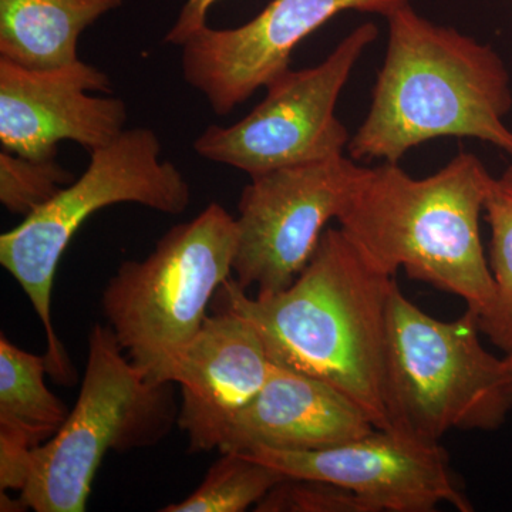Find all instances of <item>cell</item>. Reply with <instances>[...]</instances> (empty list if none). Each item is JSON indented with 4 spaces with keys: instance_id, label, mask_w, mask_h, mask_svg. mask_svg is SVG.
Wrapping results in <instances>:
<instances>
[{
    "instance_id": "7a4b0ae2",
    "label": "cell",
    "mask_w": 512,
    "mask_h": 512,
    "mask_svg": "<svg viewBox=\"0 0 512 512\" xmlns=\"http://www.w3.org/2000/svg\"><path fill=\"white\" fill-rule=\"evenodd\" d=\"M386 57L365 120L350 137L353 160L399 164L441 137L476 138L512 158L511 76L490 45L437 25L399 0L384 13Z\"/></svg>"
},
{
    "instance_id": "8992f818",
    "label": "cell",
    "mask_w": 512,
    "mask_h": 512,
    "mask_svg": "<svg viewBox=\"0 0 512 512\" xmlns=\"http://www.w3.org/2000/svg\"><path fill=\"white\" fill-rule=\"evenodd\" d=\"M237 245V218L211 202L164 234L147 258L124 261L107 282L101 295L107 326L151 382L171 383L175 360L232 278Z\"/></svg>"
},
{
    "instance_id": "ba28073f",
    "label": "cell",
    "mask_w": 512,
    "mask_h": 512,
    "mask_svg": "<svg viewBox=\"0 0 512 512\" xmlns=\"http://www.w3.org/2000/svg\"><path fill=\"white\" fill-rule=\"evenodd\" d=\"M377 36L373 23L357 26L316 66L279 74L265 87L264 100L244 119L228 127H207L195 140V153L251 178L342 156L350 137L336 116V106L357 62Z\"/></svg>"
},
{
    "instance_id": "8fae6325",
    "label": "cell",
    "mask_w": 512,
    "mask_h": 512,
    "mask_svg": "<svg viewBox=\"0 0 512 512\" xmlns=\"http://www.w3.org/2000/svg\"><path fill=\"white\" fill-rule=\"evenodd\" d=\"M399 0H271L245 25L205 26L183 46L185 82L227 116L279 74L291 69L302 40L345 10L384 15Z\"/></svg>"
},
{
    "instance_id": "44dd1931",
    "label": "cell",
    "mask_w": 512,
    "mask_h": 512,
    "mask_svg": "<svg viewBox=\"0 0 512 512\" xmlns=\"http://www.w3.org/2000/svg\"><path fill=\"white\" fill-rule=\"evenodd\" d=\"M32 441L19 431L0 426V491H19L28 484Z\"/></svg>"
},
{
    "instance_id": "e0dca14e",
    "label": "cell",
    "mask_w": 512,
    "mask_h": 512,
    "mask_svg": "<svg viewBox=\"0 0 512 512\" xmlns=\"http://www.w3.org/2000/svg\"><path fill=\"white\" fill-rule=\"evenodd\" d=\"M484 214L491 229L488 264L494 299L478 320L483 335L507 355L512 352V164L500 177H494Z\"/></svg>"
},
{
    "instance_id": "5b68a950",
    "label": "cell",
    "mask_w": 512,
    "mask_h": 512,
    "mask_svg": "<svg viewBox=\"0 0 512 512\" xmlns=\"http://www.w3.org/2000/svg\"><path fill=\"white\" fill-rule=\"evenodd\" d=\"M123 202L168 215L190 207V184L171 161L161 160L160 138L150 128H128L93 150L77 180L0 237V264L32 303L45 329L47 372L64 386L76 382V372L53 326L57 266L94 212Z\"/></svg>"
},
{
    "instance_id": "4fadbf2b",
    "label": "cell",
    "mask_w": 512,
    "mask_h": 512,
    "mask_svg": "<svg viewBox=\"0 0 512 512\" xmlns=\"http://www.w3.org/2000/svg\"><path fill=\"white\" fill-rule=\"evenodd\" d=\"M272 362L258 329L234 312L212 311L175 360L181 386L177 426L190 453L220 450L229 427L258 396Z\"/></svg>"
},
{
    "instance_id": "7c38bea8",
    "label": "cell",
    "mask_w": 512,
    "mask_h": 512,
    "mask_svg": "<svg viewBox=\"0 0 512 512\" xmlns=\"http://www.w3.org/2000/svg\"><path fill=\"white\" fill-rule=\"evenodd\" d=\"M110 77L77 60L36 70L0 57V143L28 158L56 157L60 141L92 153L124 131L127 106L111 93Z\"/></svg>"
},
{
    "instance_id": "52a82bcc",
    "label": "cell",
    "mask_w": 512,
    "mask_h": 512,
    "mask_svg": "<svg viewBox=\"0 0 512 512\" xmlns=\"http://www.w3.org/2000/svg\"><path fill=\"white\" fill-rule=\"evenodd\" d=\"M171 384L148 380L109 326L96 323L74 409L52 439L33 448L28 484L20 493L26 507L86 511L106 454L157 446L177 424L180 407Z\"/></svg>"
},
{
    "instance_id": "d4e9b609",
    "label": "cell",
    "mask_w": 512,
    "mask_h": 512,
    "mask_svg": "<svg viewBox=\"0 0 512 512\" xmlns=\"http://www.w3.org/2000/svg\"><path fill=\"white\" fill-rule=\"evenodd\" d=\"M511 2H512V0H511Z\"/></svg>"
},
{
    "instance_id": "6da1fadb",
    "label": "cell",
    "mask_w": 512,
    "mask_h": 512,
    "mask_svg": "<svg viewBox=\"0 0 512 512\" xmlns=\"http://www.w3.org/2000/svg\"><path fill=\"white\" fill-rule=\"evenodd\" d=\"M396 276L384 274L342 228H328L301 275L284 291L249 296L229 278L212 311L258 329L274 365L330 384L389 430L384 406L387 309Z\"/></svg>"
},
{
    "instance_id": "7402d4cb",
    "label": "cell",
    "mask_w": 512,
    "mask_h": 512,
    "mask_svg": "<svg viewBox=\"0 0 512 512\" xmlns=\"http://www.w3.org/2000/svg\"><path fill=\"white\" fill-rule=\"evenodd\" d=\"M217 2L218 0H187L173 28L165 35L164 42L183 46L191 36L207 26L208 10Z\"/></svg>"
},
{
    "instance_id": "5bb4252c",
    "label": "cell",
    "mask_w": 512,
    "mask_h": 512,
    "mask_svg": "<svg viewBox=\"0 0 512 512\" xmlns=\"http://www.w3.org/2000/svg\"><path fill=\"white\" fill-rule=\"evenodd\" d=\"M375 429L367 414L335 387L272 363L264 387L231 424L220 451L322 450Z\"/></svg>"
},
{
    "instance_id": "cb8c5ba5",
    "label": "cell",
    "mask_w": 512,
    "mask_h": 512,
    "mask_svg": "<svg viewBox=\"0 0 512 512\" xmlns=\"http://www.w3.org/2000/svg\"><path fill=\"white\" fill-rule=\"evenodd\" d=\"M503 359H504L505 372H507L508 382H510L511 389H512V352L507 353V355H505L503 357Z\"/></svg>"
},
{
    "instance_id": "2e32d148",
    "label": "cell",
    "mask_w": 512,
    "mask_h": 512,
    "mask_svg": "<svg viewBox=\"0 0 512 512\" xmlns=\"http://www.w3.org/2000/svg\"><path fill=\"white\" fill-rule=\"evenodd\" d=\"M45 356L0 338V426L19 431L37 447L63 426L69 410L46 386Z\"/></svg>"
},
{
    "instance_id": "277c9868",
    "label": "cell",
    "mask_w": 512,
    "mask_h": 512,
    "mask_svg": "<svg viewBox=\"0 0 512 512\" xmlns=\"http://www.w3.org/2000/svg\"><path fill=\"white\" fill-rule=\"evenodd\" d=\"M468 311L440 320L414 305L397 282L387 309L384 406L389 430L440 443L453 430H497L512 409L504 359L481 342Z\"/></svg>"
},
{
    "instance_id": "30bf717a",
    "label": "cell",
    "mask_w": 512,
    "mask_h": 512,
    "mask_svg": "<svg viewBox=\"0 0 512 512\" xmlns=\"http://www.w3.org/2000/svg\"><path fill=\"white\" fill-rule=\"evenodd\" d=\"M247 456L285 477L326 481L352 491L376 512H433L453 505L473 511L461 493L440 443L412 439L392 430L313 451H248Z\"/></svg>"
},
{
    "instance_id": "3957f363",
    "label": "cell",
    "mask_w": 512,
    "mask_h": 512,
    "mask_svg": "<svg viewBox=\"0 0 512 512\" xmlns=\"http://www.w3.org/2000/svg\"><path fill=\"white\" fill-rule=\"evenodd\" d=\"M493 180L467 151L424 178H413L399 164L363 167L339 228L384 274L404 271L456 295L480 319L494 299L480 232Z\"/></svg>"
},
{
    "instance_id": "9a60e30c",
    "label": "cell",
    "mask_w": 512,
    "mask_h": 512,
    "mask_svg": "<svg viewBox=\"0 0 512 512\" xmlns=\"http://www.w3.org/2000/svg\"><path fill=\"white\" fill-rule=\"evenodd\" d=\"M126 0H0V57L45 70L79 60L80 35Z\"/></svg>"
},
{
    "instance_id": "603a6c76",
    "label": "cell",
    "mask_w": 512,
    "mask_h": 512,
    "mask_svg": "<svg viewBox=\"0 0 512 512\" xmlns=\"http://www.w3.org/2000/svg\"><path fill=\"white\" fill-rule=\"evenodd\" d=\"M28 510L22 498L19 500H13L10 498L6 491H0V511L2 512H20Z\"/></svg>"
},
{
    "instance_id": "ffe728a7",
    "label": "cell",
    "mask_w": 512,
    "mask_h": 512,
    "mask_svg": "<svg viewBox=\"0 0 512 512\" xmlns=\"http://www.w3.org/2000/svg\"><path fill=\"white\" fill-rule=\"evenodd\" d=\"M256 512H376L359 495L326 481L286 477L256 504Z\"/></svg>"
},
{
    "instance_id": "9c48e42d",
    "label": "cell",
    "mask_w": 512,
    "mask_h": 512,
    "mask_svg": "<svg viewBox=\"0 0 512 512\" xmlns=\"http://www.w3.org/2000/svg\"><path fill=\"white\" fill-rule=\"evenodd\" d=\"M363 165L335 156L256 175L238 204L232 278L271 295L293 284L330 221H338Z\"/></svg>"
},
{
    "instance_id": "d6986e66",
    "label": "cell",
    "mask_w": 512,
    "mask_h": 512,
    "mask_svg": "<svg viewBox=\"0 0 512 512\" xmlns=\"http://www.w3.org/2000/svg\"><path fill=\"white\" fill-rule=\"evenodd\" d=\"M74 181L56 157L28 158L0 151V202L12 214L28 217Z\"/></svg>"
},
{
    "instance_id": "ac0fdd59",
    "label": "cell",
    "mask_w": 512,
    "mask_h": 512,
    "mask_svg": "<svg viewBox=\"0 0 512 512\" xmlns=\"http://www.w3.org/2000/svg\"><path fill=\"white\" fill-rule=\"evenodd\" d=\"M275 468L247 454L221 453L194 493L178 503L165 505L161 512H242L265 497L285 480Z\"/></svg>"
}]
</instances>
